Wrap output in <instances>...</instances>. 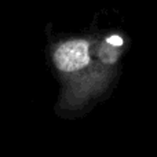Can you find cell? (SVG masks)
Returning <instances> with one entry per match:
<instances>
[{
  "label": "cell",
  "instance_id": "cell-1",
  "mask_svg": "<svg viewBox=\"0 0 157 157\" xmlns=\"http://www.w3.org/2000/svg\"><path fill=\"white\" fill-rule=\"evenodd\" d=\"M128 47L130 39L121 30L55 35L47 55L59 83L58 116H83L105 101L119 81Z\"/></svg>",
  "mask_w": 157,
  "mask_h": 157
}]
</instances>
